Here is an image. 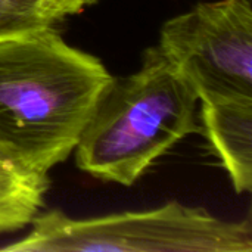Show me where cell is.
I'll use <instances>...</instances> for the list:
<instances>
[{
    "instance_id": "obj_1",
    "label": "cell",
    "mask_w": 252,
    "mask_h": 252,
    "mask_svg": "<svg viewBox=\"0 0 252 252\" xmlns=\"http://www.w3.org/2000/svg\"><path fill=\"white\" fill-rule=\"evenodd\" d=\"M55 27L0 38V143L44 173L74 154L114 78Z\"/></svg>"
},
{
    "instance_id": "obj_2",
    "label": "cell",
    "mask_w": 252,
    "mask_h": 252,
    "mask_svg": "<svg viewBox=\"0 0 252 252\" xmlns=\"http://www.w3.org/2000/svg\"><path fill=\"white\" fill-rule=\"evenodd\" d=\"M199 97L157 46L140 68L114 77L75 149V164L94 179L133 186L189 134L199 133Z\"/></svg>"
},
{
    "instance_id": "obj_3",
    "label": "cell",
    "mask_w": 252,
    "mask_h": 252,
    "mask_svg": "<svg viewBox=\"0 0 252 252\" xmlns=\"http://www.w3.org/2000/svg\"><path fill=\"white\" fill-rule=\"evenodd\" d=\"M7 252H251L250 217L229 221L177 201L142 211L77 219L40 213Z\"/></svg>"
},
{
    "instance_id": "obj_4",
    "label": "cell",
    "mask_w": 252,
    "mask_h": 252,
    "mask_svg": "<svg viewBox=\"0 0 252 252\" xmlns=\"http://www.w3.org/2000/svg\"><path fill=\"white\" fill-rule=\"evenodd\" d=\"M157 47L199 102L252 96L251 0L198 3L162 24Z\"/></svg>"
},
{
    "instance_id": "obj_5",
    "label": "cell",
    "mask_w": 252,
    "mask_h": 252,
    "mask_svg": "<svg viewBox=\"0 0 252 252\" xmlns=\"http://www.w3.org/2000/svg\"><path fill=\"white\" fill-rule=\"evenodd\" d=\"M199 133L220 159L236 193L252 189V96L201 102Z\"/></svg>"
},
{
    "instance_id": "obj_6",
    "label": "cell",
    "mask_w": 252,
    "mask_h": 252,
    "mask_svg": "<svg viewBox=\"0 0 252 252\" xmlns=\"http://www.w3.org/2000/svg\"><path fill=\"white\" fill-rule=\"evenodd\" d=\"M49 188V173L28 165L0 143V235L31 226L44 207Z\"/></svg>"
},
{
    "instance_id": "obj_7",
    "label": "cell",
    "mask_w": 252,
    "mask_h": 252,
    "mask_svg": "<svg viewBox=\"0 0 252 252\" xmlns=\"http://www.w3.org/2000/svg\"><path fill=\"white\" fill-rule=\"evenodd\" d=\"M56 24V21L40 13L0 1V38Z\"/></svg>"
},
{
    "instance_id": "obj_8",
    "label": "cell",
    "mask_w": 252,
    "mask_h": 252,
    "mask_svg": "<svg viewBox=\"0 0 252 252\" xmlns=\"http://www.w3.org/2000/svg\"><path fill=\"white\" fill-rule=\"evenodd\" d=\"M0 1L10 3L13 6H18V7L31 10V12H35V13H40V15L47 16V18H50V19H53L56 22H61V21L65 19L58 12L53 0H0Z\"/></svg>"
},
{
    "instance_id": "obj_9",
    "label": "cell",
    "mask_w": 252,
    "mask_h": 252,
    "mask_svg": "<svg viewBox=\"0 0 252 252\" xmlns=\"http://www.w3.org/2000/svg\"><path fill=\"white\" fill-rule=\"evenodd\" d=\"M96 1L97 0H53L58 12L63 18L71 16V15H77V13L83 12L86 7L92 6Z\"/></svg>"
}]
</instances>
